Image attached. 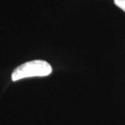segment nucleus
<instances>
[{
  "label": "nucleus",
  "instance_id": "1",
  "mask_svg": "<svg viewBox=\"0 0 125 125\" xmlns=\"http://www.w3.org/2000/svg\"><path fill=\"white\" fill-rule=\"evenodd\" d=\"M51 64L44 60L29 61L20 65L12 72L11 80L17 81L19 80L35 76H46L51 74Z\"/></svg>",
  "mask_w": 125,
  "mask_h": 125
},
{
  "label": "nucleus",
  "instance_id": "2",
  "mask_svg": "<svg viewBox=\"0 0 125 125\" xmlns=\"http://www.w3.org/2000/svg\"><path fill=\"white\" fill-rule=\"evenodd\" d=\"M114 2L117 7L125 11V0H114Z\"/></svg>",
  "mask_w": 125,
  "mask_h": 125
}]
</instances>
